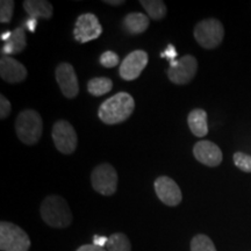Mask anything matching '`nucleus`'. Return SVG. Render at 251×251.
Wrapping results in <instances>:
<instances>
[{"instance_id": "obj_1", "label": "nucleus", "mask_w": 251, "mask_h": 251, "mask_svg": "<svg viewBox=\"0 0 251 251\" xmlns=\"http://www.w3.org/2000/svg\"><path fill=\"white\" fill-rule=\"evenodd\" d=\"M134 108L133 97L127 92H119L100 105L98 115L103 124L117 125L129 119Z\"/></svg>"}, {"instance_id": "obj_2", "label": "nucleus", "mask_w": 251, "mask_h": 251, "mask_svg": "<svg viewBox=\"0 0 251 251\" xmlns=\"http://www.w3.org/2000/svg\"><path fill=\"white\" fill-rule=\"evenodd\" d=\"M41 216L52 228H67L72 222V213L64 198L49 196L43 200L40 208Z\"/></svg>"}, {"instance_id": "obj_3", "label": "nucleus", "mask_w": 251, "mask_h": 251, "mask_svg": "<svg viewBox=\"0 0 251 251\" xmlns=\"http://www.w3.org/2000/svg\"><path fill=\"white\" fill-rule=\"evenodd\" d=\"M42 118L36 111L25 109L19 113L15 121V131L21 142L28 146H34L42 136Z\"/></svg>"}, {"instance_id": "obj_4", "label": "nucleus", "mask_w": 251, "mask_h": 251, "mask_svg": "<svg viewBox=\"0 0 251 251\" xmlns=\"http://www.w3.org/2000/svg\"><path fill=\"white\" fill-rule=\"evenodd\" d=\"M30 238L24 229L11 222L0 224V250L1 251H28Z\"/></svg>"}, {"instance_id": "obj_5", "label": "nucleus", "mask_w": 251, "mask_h": 251, "mask_svg": "<svg viewBox=\"0 0 251 251\" xmlns=\"http://www.w3.org/2000/svg\"><path fill=\"white\" fill-rule=\"evenodd\" d=\"M225 36V28L216 19L200 21L194 28V39L205 49H214L221 45Z\"/></svg>"}, {"instance_id": "obj_6", "label": "nucleus", "mask_w": 251, "mask_h": 251, "mask_svg": "<svg viewBox=\"0 0 251 251\" xmlns=\"http://www.w3.org/2000/svg\"><path fill=\"white\" fill-rule=\"evenodd\" d=\"M91 183L94 191L102 196H112L117 192L118 174L111 164L102 163L93 169L91 174Z\"/></svg>"}, {"instance_id": "obj_7", "label": "nucleus", "mask_w": 251, "mask_h": 251, "mask_svg": "<svg viewBox=\"0 0 251 251\" xmlns=\"http://www.w3.org/2000/svg\"><path fill=\"white\" fill-rule=\"evenodd\" d=\"M55 147L64 155L74 153L77 148L78 137L74 126L67 120H58L54 124L51 133Z\"/></svg>"}, {"instance_id": "obj_8", "label": "nucleus", "mask_w": 251, "mask_h": 251, "mask_svg": "<svg viewBox=\"0 0 251 251\" xmlns=\"http://www.w3.org/2000/svg\"><path fill=\"white\" fill-rule=\"evenodd\" d=\"M197 70V58L192 55H185L180 59H175L170 62L168 77L172 83L177 84V85H185L193 79Z\"/></svg>"}, {"instance_id": "obj_9", "label": "nucleus", "mask_w": 251, "mask_h": 251, "mask_svg": "<svg viewBox=\"0 0 251 251\" xmlns=\"http://www.w3.org/2000/svg\"><path fill=\"white\" fill-rule=\"evenodd\" d=\"M101 33L102 27L96 15L85 13L78 17L74 29V36L77 42L86 43L97 40Z\"/></svg>"}, {"instance_id": "obj_10", "label": "nucleus", "mask_w": 251, "mask_h": 251, "mask_svg": "<svg viewBox=\"0 0 251 251\" xmlns=\"http://www.w3.org/2000/svg\"><path fill=\"white\" fill-rule=\"evenodd\" d=\"M148 64V54L144 50H135L126 56L122 61L119 74L125 80H134L140 77Z\"/></svg>"}, {"instance_id": "obj_11", "label": "nucleus", "mask_w": 251, "mask_h": 251, "mask_svg": "<svg viewBox=\"0 0 251 251\" xmlns=\"http://www.w3.org/2000/svg\"><path fill=\"white\" fill-rule=\"evenodd\" d=\"M55 77L63 96L68 99L76 98L79 92V85L76 71L70 63H61L55 71Z\"/></svg>"}, {"instance_id": "obj_12", "label": "nucleus", "mask_w": 251, "mask_h": 251, "mask_svg": "<svg viewBox=\"0 0 251 251\" xmlns=\"http://www.w3.org/2000/svg\"><path fill=\"white\" fill-rule=\"evenodd\" d=\"M155 191L158 199L168 206H177L183 200L180 187L174 179L166 176H161L155 180Z\"/></svg>"}, {"instance_id": "obj_13", "label": "nucleus", "mask_w": 251, "mask_h": 251, "mask_svg": "<svg viewBox=\"0 0 251 251\" xmlns=\"http://www.w3.org/2000/svg\"><path fill=\"white\" fill-rule=\"evenodd\" d=\"M193 155L198 162L211 168L221 164L224 158L221 149L211 141H199L194 144Z\"/></svg>"}, {"instance_id": "obj_14", "label": "nucleus", "mask_w": 251, "mask_h": 251, "mask_svg": "<svg viewBox=\"0 0 251 251\" xmlns=\"http://www.w3.org/2000/svg\"><path fill=\"white\" fill-rule=\"evenodd\" d=\"M0 76L7 83H21L26 79L27 70L17 59L9 56H1L0 59Z\"/></svg>"}, {"instance_id": "obj_15", "label": "nucleus", "mask_w": 251, "mask_h": 251, "mask_svg": "<svg viewBox=\"0 0 251 251\" xmlns=\"http://www.w3.org/2000/svg\"><path fill=\"white\" fill-rule=\"evenodd\" d=\"M26 30L25 27H18L12 31V36L8 41H6L2 46V56L15 55L24 51L26 48Z\"/></svg>"}, {"instance_id": "obj_16", "label": "nucleus", "mask_w": 251, "mask_h": 251, "mask_svg": "<svg viewBox=\"0 0 251 251\" xmlns=\"http://www.w3.org/2000/svg\"><path fill=\"white\" fill-rule=\"evenodd\" d=\"M187 124L194 136L203 137L208 134L207 113L201 108H196L190 112L187 117Z\"/></svg>"}, {"instance_id": "obj_17", "label": "nucleus", "mask_w": 251, "mask_h": 251, "mask_svg": "<svg viewBox=\"0 0 251 251\" xmlns=\"http://www.w3.org/2000/svg\"><path fill=\"white\" fill-rule=\"evenodd\" d=\"M149 18L143 13H129L124 18V28L131 35L144 33L149 27Z\"/></svg>"}, {"instance_id": "obj_18", "label": "nucleus", "mask_w": 251, "mask_h": 251, "mask_svg": "<svg viewBox=\"0 0 251 251\" xmlns=\"http://www.w3.org/2000/svg\"><path fill=\"white\" fill-rule=\"evenodd\" d=\"M24 8L30 18L50 19L52 17V5L46 0H26Z\"/></svg>"}, {"instance_id": "obj_19", "label": "nucleus", "mask_w": 251, "mask_h": 251, "mask_svg": "<svg viewBox=\"0 0 251 251\" xmlns=\"http://www.w3.org/2000/svg\"><path fill=\"white\" fill-rule=\"evenodd\" d=\"M140 4L146 9L149 18L153 20H162L165 18L166 12H168L164 1L162 0H141Z\"/></svg>"}, {"instance_id": "obj_20", "label": "nucleus", "mask_w": 251, "mask_h": 251, "mask_svg": "<svg viewBox=\"0 0 251 251\" xmlns=\"http://www.w3.org/2000/svg\"><path fill=\"white\" fill-rule=\"evenodd\" d=\"M113 87V81L106 77L92 78L87 83V91L94 97H100L108 93Z\"/></svg>"}, {"instance_id": "obj_21", "label": "nucleus", "mask_w": 251, "mask_h": 251, "mask_svg": "<svg viewBox=\"0 0 251 251\" xmlns=\"http://www.w3.org/2000/svg\"><path fill=\"white\" fill-rule=\"evenodd\" d=\"M107 251H131L129 238L122 233H115L108 237Z\"/></svg>"}, {"instance_id": "obj_22", "label": "nucleus", "mask_w": 251, "mask_h": 251, "mask_svg": "<svg viewBox=\"0 0 251 251\" xmlns=\"http://www.w3.org/2000/svg\"><path fill=\"white\" fill-rule=\"evenodd\" d=\"M191 251H216V248L211 238L203 234H199L191 241Z\"/></svg>"}, {"instance_id": "obj_23", "label": "nucleus", "mask_w": 251, "mask_h": 251, "mask_svg": "<svg viewBox=\"0 0 251 251\" xmlns=\"http://www.w3.org/2000/svg\"><path fill=\"white\" fill-rule=\"evenodd\" d=\"M14 5L13 0H1L0 2V21L1 24H8L12 20Z\"/></svg>"}, {"instance_id": "obj_24", "label": "nucleus", "mask_w": 251, "mask_h": 251, "mask_svg": "<svg viewBox=\"0 0 251 251\" xmlns=\"http://www.w3.org/2000/svg\"><path fill=\"white\" fill-rule=\"evenodd\" d=\"M234 163L240 170L243 172H248L251 174V156L247 155V153L237 151L234 153Z\"/></svg>"}, {"instance_id": "obj_25", "label": "nucleus", "mask_w": 251, "mask_h": 251, "mask_svg": "<svg viewBox=\"0 0 251 251\" xmlns=\"http://www.w3.org/2000/svg\"><path fill=\"white\" fill-rule=\"evenodd\" d=\"M100 64L105 68H114L119 64V56L114 51L107 50L100 56Z\"/></svg>"}, {"instance_id": "obj_26", "label": "nucleus", "mask_w": 251, "mask_h": 251, "mask_svg": "<svg viewBox=\"0 0 251 251\" xmlns=\"http://www.w3.org/2000/svg\"><path fill=\"white\" fill-rule=\"evenodd\" d=\"M12 111L11 102L8 101L7 98H5L4 96H0V118L4 120V119L8 118L9 113Z\"/></svg>"}, {"instance_id": "obj_27", "label": "nucleus", "mask_w": 251, "mask_h": 251, "mask_svg": "<svg viewBox=\"0 0 251 251\" xmlns=\"http://www.w3.org/2000/svg\"><path fill=\"white\" fill-rule=\"evenodd\" d=\"M177 55H178V52H177V50H176L175 46L169 45L168 47H166V49L164 50V51L161 54V57L166 58L169 61V63H170L172 61H175L176 57H177Z\"/></svg>"}, {"instance_id": "obj_28", "label": "nucleus", "mask_w": 251, "mask_h": 251, "mask_svg": "<svg viewBox=\"0 0 251 251\" xmlns=\"http://www.w3.org/2000/svg\"><path fill=\"white\" fill-rule=\"evenodd\" d=\"M107 242H108V237L98 236V235H96V236L93 237V244L97 247H100V248L106 247Z\"/></svg>"}, {"instance_id": "obj_29", "label": "nucleus", "mask_w": 251, "mask_h": 251, "mask_svg": "<svg viewBox=\"0 0 251 251\" xmlns=\"http://www.w3.org/2000/svg\"><path fill=\"white\" fill-rule=\"evenodd\" d=\"M36 26H37V19H34V18L27 19L26 23L24 24V27L27 28V29L31 31V33H34V31H35Z\"/></svg>"}, {"instance_id": "obj_30", "label": "nucleus", "mask_w": 251, "mask_h": 251, "mask_svg": "<svg viewBox=\"0 0 251 251\" xmlns=\"http://www.w3.org/2000/svg\"><path fill=\"white\" fill-rule=\"evenodd\" d=\"M77 251H107V250H105L103 248L94 246V244H85V246H81L78 248Z\"/></svg>"}, {"instance_id": "obj_31", "label": "nucleus", "mask_w": 251, "mask_h": 251, "mask_svg": "<svg viewBox=\"0 0 251 251\" xmlns=\"http://www.w3.org/2000/svg\"><path fill=\"white\" fill-rule=\"evenodd\" d=\"M103 2L107 5H113V6H119L125 4L124 0H103Z\"/></svg>"}, {"instance_id": "obj_32", "label": "nucleus", "mask_w": 251, "mask_h": 251, "mask_svg": "<svg viewBox=\"0 0 251 251\" xmlns=\"http://www.w3.org/2000/svg\"><path fill=\"white\" fill-rule=\"evenodd\" d=\"M11 36H12V31H5L4 34H1V40L4 41V42H6V41L11 39Z\"/></svg>"}]
</instances>
